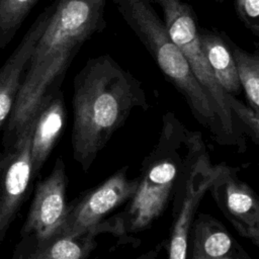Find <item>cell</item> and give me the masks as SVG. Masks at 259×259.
Instances as JSON below:
<instances>
[{"mask_svg": "<svg viewBox=\"0 0 259 259\" xmlns=\"http://www.w3.org/2000/svg\"><path fill=\"white\" fill-rule=\"evenodd\" d=\"M49 22L27 63L12 111L6 121L4 147L33 118L42 100L60 89L81 47L106 27V0H55Z\"/></svg>", "mask_w": 259, "mask_h": 259, "instance_id": "1", "label": "cell"}, {"mask_svg": "<svg viewBox=\"0 0 259 259\" xmlns=\"http://www.w3.org/2000/svg\"><path fill=\"white\" fill-rule=\"evenodd\" d=\"M73 158L87 172L133 109L149 105L139 81L110 56L89 59L73 82Z\"/></svg>", "mask_w": 259, "mask_h": 259, "instance_id": "2", "label": "cell"}, {"mask_svg": "<svg viewBox=\"0 0 259 259\" xmlns=\"http://www.w3.org/2000/svg\"><path fill=\"white\" fill-rule=\"evenodd\" d=\"M203 147L200 134L185 128L171 112L164 114L158 143L143 161L134 194L122 211L102 221L103 234L127 243L131 235L149 229L167 208L181 177Z\"/></svg>", "mask_w": 259, "mask_h": 259, "instance_id": "3", "label": "cell"}, {"mask_svg": "<svg viewBox=\"0 0 259 259\" xmlns=\"http://www.w3.org/2000/svg\"><path fill=\"white\" fill-rule=\"evenodd\" d=\"M156 64L185 98L196 120L222 146H230L214 103L195 78L182 51L171 39L151 0H111Z\"/></svg>", "mask_w": 259, "mask_h": 259, "instance_id": "4", "label": "cell"}, {"mask_svg": "<svg viewBox=\"0 0 259 259\" xmlns=\"http://www.w3.org/2000/svg\"><path fill=\"white\" fill-rule=\"evenodd\" d=\"M67 186L66 166L58 158L51 173L36 185L21 229V241L15 251L46 241L59 233L68 211Z\"/></svg>", "mask_w": 259, "mask_h": 259, "instance_id": "5", "label": "cell"}, {"mask_svg": "<svg viewBox=\"0 0 259 259\" xmlns=\"http://www.w3.org/2000/svg\"><path fill=\"white\" fill-rule=\"evenodd\" d=\"M128 167H122L105 181L83 192L68 205L65 221L56 235L77 236L93 228L113 211L124 204L134 194L139 176L131 178Z\"/></svg>", "mask_w": 259, "mask_h": 259, "instance_id": "6", "label": "cell"}, {"mask_svg": "<svg viewBox=\"0 0 259 259\" xmlns=\"http://www.w3.org/2000/svg\"><path fill=\"white\" fill-rule=\"evenodd\" d=\"M224 164L211 165L205 146L194 158L182 188L174 196L173 224L167 244L170 259L188 258V234L198 205Z\"/></svg>", "mask_w": 259, "mask_h": 259, "instance_id": "7", "label": "cell"}, {"mask_svg": "<svg viewBox=\"0 0 259 259\" xmlns=\"http://www.w3.org/2000/svg\"><path fill=\"white\" fill-rule=\"evenodd\" d=\"M208 191L238 234L259 249V195L238 177V168L224 165Z\"/></svg>", "mask_w": 259, "mask_h": 259, "instance_id": "8", "label": "cell"}, {"mask_svg": "<svg viewBox=\"0 0 259 259\" xmlns=\"http://www.w3.org/2000/svg\"><path fill=\"white\" fill-rule=\"evenodd\" d=\"M33 118L0 152V213L10 226L32 177L30 140Z\"/></svg>", "mask_w": 259, "mask_h": 259, "instance_id": "9", "label": "cell"}, {"mask_svg": "<svg viewBox=\"0 0 259 259\" xmlns=\"http://www.w3.org/2000/svg\"><path fill=\"white\" fill-rule=\"evenodd\" d=\"M54 9V3L47 6L30 25L17 48L0 68V128L6 123L34 46L46 28Z\"/></svg>", "mask_w": 259, "mask_h": 259, "instance_id": "10", "label": "cell"}, {"mask_svg": "<svg viewBox=\"0 0 259 259\" xmlns=\"http://www.w3.org/2000/svg\"><path fill=\"white\" fill-rule=\"evenodd\" d=\"M187 257L191 259H250V255L210 214H195L188 234Z\"/></svg>", "mask_w": 259, "mask_h": 259, "instance_id": "11", "label": "cell"}, {"mask_svg": "<svg viewBox=\"0 0 259 259\" xmlns=\"http://www.w3.org/2000/svg\"><path fill=\"white\" fill-rule=\"evenodd\" d=\"M67 122V108L63 93L57 89L40 103L33 116L30 140L32 177L42 168L53 148L60 139Z\"/></svg>", "mask_w": 259, "mask_h": 259, "instance_id": "12", "label": "cell"}, {"mask_svg": "<svg viewBox=\"0 0 259 259\" xmlns=\"http://www.w3.org/2000/svg\"><path fill=\"white\" fill-rule=\"evenodd\" d=\"M198 32L200 47L217 82L226 93L239 95L243 88L230 45L231 38L215 29L199 27Z\"/></svg>", "mask_w": 259, "mask_h": 259, "instance_id": "13", "label": "cell"}, {"mask_svg": "<svg viewBox=\"0 0 259 259\" xmlns=\"http://www.w3.org/2000/svg\"><path fill=\"white\" fill-rule=\"evenodd\" d=\"M96 236L91 229L77 236L58 235L24 249L14 251L13 258L84 259L96 247Z\"/></svg>", "mask_w": 259, "mask_h": 259, "instance_id": "14", "label": "cell"}, {"mask_svg": "<svg viewBox=\"0 0 259 259\" xmlns=\"http://www.w3.org/2000/svg\"><path fill=\"white\" fill-rule=\"evenodd\" d=\"M230 45L249 107L259 119V51L247 52L232 39Z\"/></svg>", "mask_w": 259, "mask_h": 259, "instance_id": "15", "label": "cell"}, {"mask_svg": "<svg viewBox=\"0 0 259 259\" xmlns=\"http://www.w3.org/2000/svg\"><path fill=\"white\" fill-rule=\"evenodd\" d=\"M40 0H0V49L13 39L32 8Z\"/></svg>", "mask_w": 259, "mask_h": 259, "instance_id": "16", "label": "cell"}, {"mask_svg": "<svg viewBox=\"0 0 259 259\" xmlns=\"http://www.w3.org/2000/svg\"><path fill=\"white\" fill-rule=\"evenodd\" d=\"M234 3L243 24L259 38V0H234Z\"/></svg>", "mask_w": 259, "mask_h": 259, "instance_id": "17", "label": "cell"}, {"mask_svg": "<svg viewBox=\"0 0 259 259\" xmlns=\"http://www.w3.org/2000/svg\"><path fill=\"white\" fill-rule=\"evenodd\" d=\"M9 228V225L3 220L1 213H0V242L3 240V238L5 237V234L7 232Z\"/></svg>", "mask_w": 259, "mask_h": 259, "instance_id": "18", "label": "cell"}, {"mask_svg": "<svg viewBox=\"0 0 259 259\" xmlns=\"http://www.w3.org/2000/svg\"><path fill=\"white\" fill-rule=\"evenodd\" d=\"M217 2H219V3H223V2H225V1H227V0H215Z\"/></svg>", "mask_w": 259, "mask_h": 259, "instance_id": "19", "label": "cell"}, {"mask_svg": "<svg viewBox=\"0 0 259 259\" xmlns=\"http://www.w3.org/2000/svg\"><path fill=\"white\" fill-rule=\"evenodd\" d=\"M183 1H188V2H191V1H195V0H183Z\"/></svg>", "mask_w": 259, "mask_h": 259, "instance_id": "20", "label": "cell"}]
</instances>
